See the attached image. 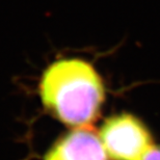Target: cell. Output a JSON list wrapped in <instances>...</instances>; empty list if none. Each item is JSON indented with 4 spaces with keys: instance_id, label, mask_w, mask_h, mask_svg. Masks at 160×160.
<instances>
[{
    "instance_id": "4",
    "label": "cell",
    "mask_w": 160,
    "mask_h": 160,
    "mask_svg": "<svg viewBox=\"0 0 160 160\" xmlns=\"http://www.w3.org/2000/svg\"><path fill=\"white\" fill-rule=\"evenodd\" d=\"M140 160H160V146H153Z\"/></svg>"
},
{
    "instance_id": "3",
    "label": "cell",
    "mask_w": 160,
    "mask_h": 160,
    "mask_svg": "<svg viewBox=\"0 0 160 160\" xmlns=\"http://www.w3.org/2000/svg\"><path fill=\"white\" fill-rule=\"evenodd\" d=\"M44 160H108L99 134L92 126L74 128L59 138Z\"/></svg>"
},
{
    "instance_id": "2",
    "label": "cell",
    "mask_w": 160,
    "mask_h": 160,
    "mask_svg": "<svg viewBox=\"0 0 160 160\" xmlns=\"http://www.w3.org/2000/svg\"><path fill=\"white\" fill-rule=\"evenodd\" d=\"M98 134L111 160H140L154 146L148 127L130 113L109 117Z\"/></svg>"
},
{
    "instance_id": "1",
    "label": "cell",
    "mask_w": 160,
    "mask_h": 160,
    "mask_svg": "<svg viewBox=\"0 0 160 160\" xmlns=\"http://www.w3.org/2000/svg\"><path fill=\"white\" fill-rule=\"evenodd\" d=\"M45 109L67 126H92L105 101V88L94 66L80 58H63L45 70L39 84Z\"/></svg>"
}]
</instances>
